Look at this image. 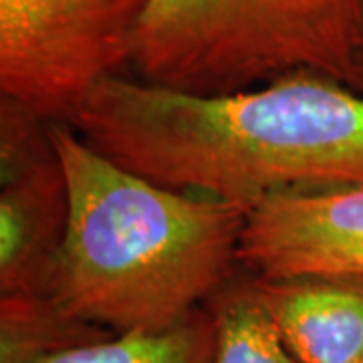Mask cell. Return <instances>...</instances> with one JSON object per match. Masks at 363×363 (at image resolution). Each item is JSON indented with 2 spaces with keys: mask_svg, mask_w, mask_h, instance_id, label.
<instances>
[{
  "mask_svg": "<svg viewBox=\"0 0 363 363\" xmlns=\"http://www.w3.org/2000/svg\"><path fill=\"white\" fill-rule=\"evenodd\" d=\"M67 123L133 174L245 214L272 196L363 186V93L315 73L220 95L111 75Z\"/></svg>",
  "mask_w": 363,
  "mask_h": 363,
  "instance_id": "6da1fadb",
  "label": "cell"
},
{
  "mask_svg": "<svg viewBox=\"0 0 363 363\" xmlns=\"http://www.w3.org/2000/svg\"><path fill=\"white\" fill-rule=\"evenodd\" d=\"M69 220L51 283L67 311L111 333L180 323L233 281L247 214L142 178L51 121Z\"/></svg>",
  "mask_w": 363,
  "mask_h": 363,
  "instance_id": "7a4b0ae2",
  "label": "cell"
},
{
  "mask_svg": "<svg viewBox=\"0 0 363 363\" xmlns=\"http://www.w3.org/2000/svg\"><path fill=\"white\" fill-rule=\"evenodd\" d=\"M133 77L220 95L315 73L363 93V0H150Z\"/></svg>",
  "mask_w": 363,
  "mask_h": 363,
  "instance_id": "3957f363",
  "label": "cell"
},
{
  "mask_svg": "<svg viewBox=\"0 0 363 363\" xmlns=\"http://www.w3.org/2000/svg\"><path fill=\"white\" fill-rule=\"evenodd\" d=\"M150 0H0V93L67 123L97 83L131 65Z\"/></svg>",
  "mask_w": 363,
  "mask_h": 363,
  "instance_id": "277c9868",
  "label": "cell"
},
{
  "mask_svg": "<svg viewBox=\"0 0 363 363\" xmlns=\"http://www.w3.org/2000/svg\"><path fill=\"white\" fill-rule=\"evenodd\" d=\"M67 220L51 121L0 97V295L51 293Z\"/></svg>",
  "mask_w": 363,
  "mask_h": 363,
  "instance_id": "5b68a950",
  "label": "cell"
},
{
  "mask_svg": "<svg viewBox=\"0 0 363 363\" xmlns=\"http://www.w3.org/2000/svg\"><path fill=\"white\" fill-rule=\"evenodd\" d=\"M238 259L259 279L363 277V186L264 200L245 218Z\"/></svg>",
  "mask_w": 363,
  "mask_h": 363,
  "instance_id": "8992f818",
  "label": "cell"
},
{
  "mask_svg": "<svg viewBox=\"0 0 363 363\" xmlns=\"http://www.w3.org/2000/svg\"><path fill=\"white\" fill-rule=\"evenodd\" d=\"M255 281L298 363H363V277Z\"/></svg>",
  "mask_w": 363,
  "mask_h": 363,
  "instance_id": "52a82bcc",
  "label": "cell"
},
{
  "mask_svg": "<svg viewBox=\"0 0 363 363\" xmlns=\"http://www.w3.org/2000/svg\"><path fill=\"white\" fill-rule=\"evenodd\" d=\"M109 335L67 311L51 293L0 295V363H45Z\"/></svg>",
  "mask_w": 363,
  "mask_h": 363,
  "instance_id": "ba28073f",
  "label": "cell"
},
{
  "mask_svg": "<svg viewBox=\"0 0 363 363\" xmlns=\"http://www.w3.org/2000/svg\"><path fill=\"white\" fill-rule=\"evenodd\" d=\"M216 327L210 309L147 333H113L67 350L45 363H212Z\"/></svg>",
  "mask_w": 363,
  "mask_h": 363,
  "instance_id": "9c48e42d",
  "label": "cell"
},
{
  "mask_svg": "<svg viewBox=\"0 0 363 363\" xmlns=\"http://www.w3.org/2000/svg\"><path fill=\"white\" fill-rule=\"evenodd\" d=\"M210 305L216 327L212 363H298L262 305L255 279L226 283Z\"/></svg>",
  "mask_w": 363,
  "mask_h": 363,
  "instance_id": "30bf717a",
  "label": "cell"
}]
</instances>
